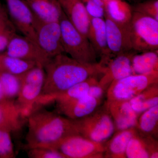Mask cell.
<instances>
[{
    "instance_id": "cell-1",
    "label": "cell",
    "mask_w": 158,
    "mask_h": 158,
    "mask_svg": "<svg viewBox=\"0 0 158 158\" xmlns=\"http://www.w3.org/2000/svg\"><path fill=\"white\" fill-rule=\"evenodd\" d=\"M45 77L37 103L54 101L56 95L89 78L102 75L105 66L99 62L88 64L79 62L64 53L52 58L44 66Z\"/></svg>"
},
{
    "instance_id": "cell-2",
    "label": "cell",
    "mask_w": 158,
    "mask_h": 158,
    "mask_svg": "<svg viewBox=\"0 0 158 158\" xmlns=\"http://www.w3.org/2000/svg\"><path fill=\"white\" fill-rule=\"evenodd\" d=\"M28 120L26 140L28 149L52 148L65 137L79 134L74 120L59 113L45 110L34 111L28 116Z\"/></svg>"
},
{
    "instance_id": "cell-3",
    "label": "cell",
    "mask_w": 158,
    "mask_h": 158,
    "mask_svg": "<svg viewBox=\"0 0 158 158\" xmlns=\"http://www.w3.org/2000/svg\"><path fill=\"white\" fill-rule=\"evenodd\" d=\"M59 23L65 53L82 63L94 64L98 62L97 55L88 37L72 24L62 10Z\"/></svg>"
},
{
    "instance_id": "cell-4",
    "label": "cell",
    "mask_w": 158,
    "mask_h": 158,
    "mask_svg": "<svg viewBox=\"0 0 158 158\" xmlns=\"http://www.w3.org/2000/svg\"><path fill=\"white\" fill-rule=\"evenodd\" d=\"M130 39L133 50L139 53L158 49V20L133 11L130 24Z\"/></svg>"
},
{
    "instance_id": "cell-5",
    "label": "cell",
    "mask_w": 158,
    "mask_h": 158,
    "mask_svg": "<svg viewBox=\"0 0 158 158\" xmlns=\"http://www.w3.org/2000/svg\"><path fill=\"white\" fill-rule=\"evenodd\" d=\"M74 121L79 135L99 143H106L116 131L113 118L106 106Z\"/></svg>"
},
{
    "instance_id": "cell-6",
    "label": "cell",
    "mask_w": 158,
    "mask_h": 158,
    "mask_svg": "<svg viewBox=\"0 0 158 158\" xmlns=\"http://www.w3.org/2000/svg\"><path fill=\"white\" fill-rule=\"evenodd\" d=\"M157 83H158V72L131 75L113 81L107 88V102L129 101Z\"/></svg>"
},
{
    "instance_id": "cell-7",
    "label": "cell",
    "mask_w": 158,
    "mask_h": 158,
    "mask_svg": "<svg viewBox=\"0 0 158 158\" xmlns=\"http://www.w3.org/2000/svg\"><path fill=\"white\" fill-rule=\"evenodd\" d=\"M21 88L17 97L18 108L20 116H28L42 92L45 73L42 66L37 65L19 76Z\"/></svg>"
},
{
    "instance_id": "cell-8",
    "label": "cell",
    "mask_w": 158,
    "mask_h": 158,
    "mask_svg": "<svg viewBox=\"0 0 158 158\" xmlns=\"http://www.w3.org/2000/svg\"><path fill=\"white\" fill-rule=\"evenodd\" d=\"M64 158L104 157L105 143H99L76 134L67 136L52 148Z\"/></svg>"
},
{
    "instance_id": "cell-9",
    "label": "cell",
    "mask_w": 158,
    "mask_h": 158,
    "mask_svg": "<svg viewBox=\"0 0 158 158\" xmlns=\"http://www.w3.org/2000/svg\"><path fill=\"white\" fill-rule=\"evenodd\" d=\"M33 15L38 45L48 61L57 55L65 53L59 21H45L34 12Z\"/></svg>"
},
{
    "instance_id": "cell-10",
    "label": "cell",
    "mask_w": 158,
    "mask_h": 158,
    "mask_svg": "<svg viewBox=\"0 0 158 158\" xmlns=\"http://www.w3.org/2000/svg\"><path fill=\"white\" fill-rule=\"evenodd\" d=\"M6 1L11 22L15 27L24 37L39 48L34 27L33 11L23 0Z\"/></svg>"
},
{
    "instance_id": "cell-11",
    "label": "cell",
    "mask_w": 158,
    "mask_h": 158,
    "mask_svg": "<svg viewBox=\"0 0 158 158\" xmlns=\"http://www.w3.org/2000/svg\"><path fill=\"white\" fill-rule=\"evenodd\" d=\"M104 18L106 22L108 48L112 57L132 50L130 39V24L116 22L106 13Z\"/></svg>"
},
{
    "instance_id": "cell-12",
    "label": "cell",
    "mask_w": 158,
    "mask_h": 158,
    "mask_svg": "<svg viewBox=\"0 0 158 158\" xmlns=\"http://www.w3.org/2000/svg\"><path fill=\"white\" fill-rule=\"evenodd\" d=\"M131 50L112 57L105 65V70L99 84L107 89L112 82L134 74L132 66V59L136 53Z\"/></svg>"
},
{
    "instance_id": "cell-13",
    "label": "cell",
    "mask_w": 158,
    "mask_h": 158,
    "mask_svg": "<svg viewBox=\"0 0 158 158\" xmlns=\"http://www.w3.org/2000/svg\"><path fill=\"white\" fill-rule=\"evenodd\" d=\"M6 48V56L34 61L43 68L48 61L39 48L27 38L16 34L10 40Z\"/></svg>"
},
{
    "instance_id": "cell-14",
    "label": "cell",
    "mask_w": 158,
    "mask_h": 158,
    "mask_svg": "<svg viewBox=\"0 0 158 158\" xmlns=\"http://www.w3.org/2000/svg\"><path fill=\"white\" fill-rule=\"evenodd\" d=\"M90 19L88 38L98 56L101 57L100 63L105 66L113 57L108 48L105 19L90 16Z\"/></svg>"
},
{
    "instance_id": "cell-15",
    "label": "cell",
    "mask_w": 158,
    "mask_h": 158,
    "mask_svg": "<svg viewBox=\"0 0 158 158\" xmlns=\"http://www.w3.org/2000/svg\"><path fill=\"white\" fill-rule=\"evenodd\" d=\"M58 2L69 21L81 34L88 37L90 16L82 0H58Z\"/></svg>"
},
{
    "instance_id": "cell-16",
    "label": "cell",
    "mask_w": 158,
    "mask_h": 158,
    "mask_svg": "<svg viewBox=\"0 0 158 158\" xmlns=\"http://www.w3.org/2000/svg\"><path fill=\"white\" fill-rule=\"evenodd\" d=\"M106 106L113 118L116 131L136 127L139 115L133 110L129 101L107 102Z\"/></svg>"
},
{
    "instance_id": "cell-17",
    "label": "cell",
    "mask_w": 158,
    "mask_h": 158,
    "mask_svg": "<svg viewBox=\"0 0 158 158\" xmlns=\"http://www.w3.org/2000/svg\"><path fill=\"white\" fill-rule=\"evenodd\" d=\"M125 155L127 158H158L157 142L153 137L137 130L128 144Z\"/></svg>"
},
{
    "instance_id": "cell-18",
    "label": "cell",
    "mask_w": 158,
    "mask_h": 158,
    "mask_svg": "<svg viewBox=\"0 0 158 158\" xmlns=\"http://www.w3.org/2000/svg\"><path fill=\"white\" fill-rule=\"evenodd\" d=\"M100 100L86 95L78 99L63 103L56 104L58 111L71 119L84 118L97 109Z\"/></svg>"
},
{
    "instance_id": "cell-19",
    "label": "cell",
    "mask_w": 158,
    "mask_h": 158,
    "mask_svg": "<svg viewBox=\"0 0 158 158\" xmlns=\"http://www.w3.org/2000/svg\"><path fill=\"white\" fill-rule=\"evenodd\" d=\"M137 131L136 127L117 131L113 138L106 144L105 143L104 157L126 158V150L128 144Z\"/></svg>"
},
{
    "instance_id": "cell-20",
    "label": "cell",
    "mask_w": 158,
    "mask_h": 158,
    "mask_svg": "<svg viewBox=\"0 0 158 158\" xmlns=\"http://www.w3.org/2000/svg\"><path fill=\"white\" fill-rule=\"evenodd\" d=\"M134 74H146L158 72V51L136 53L132 59Z\"/></svg>"
},
{
    "instance_id": "cell-21",
    "label": "cell",
    "mask_w": 158,
    "mask_h": 158,
    "mask_svg": "<svg viewBox=\"0 0 158 158\" xmlns=\"http://www.w3.org/2000/svg\"><path fill=\"white\" fill-rule=\"evenodd\" d=\"M32 11L41 19L47 22H59L61 7L52 0H24Z\"/></svg>"
},
{
    "instance_id": "cell-22",
    "label": "cell",
    "mask_w": 158,
    "mask_h": 158,
    "mask_svg": "<svg viewBox=\"0 0 158 158\" xmlns=\"http://www.w3.org/2000/svg\"><path fill=\"white\" fill-rule=\"evenodd\" d=\"M132 6L124 0H107L105 13L116 22L130 24L132 17Z\"/></svg>"
},
{
    "instance_id": "cell-23",
    "label": "cell",
    "mask_w": 158,
    "mask_h": 158,
    "mask_svg": "<svg viewBox=\"0 0 158 158\" xmlns=\"http://www.w3.org/2000/svg\"><path fill=\"white\" fill-rule=\"evenodd\" d=\"M98 77L89 78L56 95L54 97V101L56 104H61L81 98L88 95V90L90 86L98 83Z\"/></svg>"
},
{
    "instance_id": "cell-24",
    "label": "cell",
    "mask_w": 158,
    "mask_h": 158,
    "mask_svg": "<svg viewBox=\"0 0 158 158\" xmlns=\"http://www.w3.org/2000/svg\"><path fill=\"white\" fill-rule=\"evenodd\" d=\"M158 84L152 85L129 101L133 110L138 115L158 105Z\"/></svg>"
},
{
    "instance_id": "cell-25",
    "label": "cell",
    "mask_w": 158,
    "mask_h": 158,
    "mask_svg": "<svg viewBox=\"0 0 158 158\" xmlns=\"http://www.w3.org/2000/svg\"><path fill=\"white\" fill-rule=\"evenodd\" d=\"M158 124V105L141 113L136 128L141 134L153 137L157 135Z\"/></svg>"
},
{
    "instance_id": "cell-26",
    "label": "cell",
    "mask_w": 158,
    "mask_h": 158,
    "mask_svg": "<svg viewBox=\"0 0 158 158\" xmlns=\"http://www.w3.org/2000/svg\"><path fill=\"white\" fill-rule=\"evenodd\" d=\"M20 127V124L10 122L0 124V158L15 157L11 133L18 130Z\"/></svg>"
},
{
    "instance_id": "cell-27",
    "label": "cell",
    "mask_w": 158,
    "mask_h": 158,
    "mask_svg": "<svg viewBox=\"0 0 158 158\" xmlns=\"http://www.w3.org/2000/svg\"><path fill=\"white\" fill-rule=\"evenodd\" d=\"M37 65H38V64L34 61L10 57L3 54L2 60V71L20 76Z\"/></svg>"
},
{
    "instance_id": "cell-28",
    "label": "cell",
    "mask_w": 158,
    "mask_h": 158,
    "mask_svg": "<svg viewBox=\"0 0 158 158\" xmlns=\"http://www.w3.org/2000/svg\"><path fill=\"white\" fill-rule=\"evenodd\" d=\"M0 81L7 99L12 100L13 99L18 97L21 88V80L19 76L6 72H1Z\"/></svg>"
},
{
    "instance_id": "cell-29",
    "label": "cell",
    "mask_w": 158,
    "mask_h": 158,
    "mask_svg": "<svg viewBox=\"0 0 158 158\" xmlns=\"http://www.w3.org/2000/svg\"><path fill=\"white\" fill-rule=\"evenodd\" d=\"M20 116L19 110L13 101L0 103V124L10 122L20 124Z\"/></svg>"
},
{
    "instance_id": "cell-30",
    "label": "cell",
    "mask_w": 158,
    "mask_h": 158,
    "mask_svg": "<svg viewBox=\"0 0 158 158\" xmlns=\"http://www.w3.org/2000/svg\"><path fill=\"white\" fill-rule=\"evenodd\" d=\"M133 11L140 12L158 20V0H144L132 6Z\"/></svg>"
},
{
    "instance_id": "cell-31",
    "label": "cell",
    "mask_w": 158,
    "mask_h": 158,
    "mask_svg": "<svg viewBox=\"0 0 158 158\" xmlns=\"http://www.w3.org/2000/svg\"><path fill=\"white\" fill-rule=\"evenodd\" d=\"M88 14L94 17L104 18L105 3L102 0H82Z\"/></svg>"
},
{
    "instance_id": "cell-32",
    "label": "cell",
    "mask_w": 158,
    "mask_h": 158,
    "mask_svg": "<svg viewBox=\"0 0 158 158\" xmlns=\"http://www.w3.org/2000/svg\"><path fill=\"white\" fill-rule=\"evenodd\" d=\"M28 155L29 157L32 158H64V156L57 151L46 147L30 148Z\"/></svg>"
},
{
    "instance_id": "cell-33",
    "label": "cell",
    "mask_w": 158,
    "mask_h": 158,
    "mask_svg": "<svg viewBox=\"0 0 158 158\" xmlns=\"http://www.w3.org/2000/svg\"><path fill=\"white\" fill-rule=\"evenodd\" d=\"M16 30L4 8L0 9V34H16Z\"/></svg>"
},
{
    "instance_id": "cell-34",
    "label": "cell",
    "mask_w": 158,
    "mask_h": 158,
    "mask_svg": "<svg viewBox=\"0 0 158 158\" xmlns=\"http://www.w3.org/2000/svg\"><path fill=\"white\" fill-rule=\"evenodd\" d=\"M106 88L98 83L91 85L88 90V95L93 97L94 98L101 100L102 98L103 97Z\"/></svg>"
},
{
    "instance_id": "cell-35",
    "label": "cell",
    "mask_w": 158,
    "mask_h": 158,
    "mask_svg": "<svg viewBox=\"0 0 158 158\" xmlns=\"http://www.w3.org/2000/svg\"><path fill=\"white\" fill-rule=\"evenodd\" d=\"M15 34H0V52L7 48L10 40Z\"/></svg>"
},
{
    "instance_id": "cell-36",
    "label": "cell",
    "mask_w": 158,
    "mask_h": 158,
    "mask_svg": "<svg viewBox=\"0 0 158 158\" xmlns=\"http://www.w3.org/2000/svg\"><path fill=\"white\" fill-rule=\"evenodd\" d=\"M9 100L7 99L6 98L5 93H4L2 85V83L0 81V103L5 102L8 101Z\"/></svg>"
},
{
    "instance_id": "cell-37",
    "label": "cell",
    "mask_w": 158,
    "mask_h": 158,
    "mask_svg": "<svg viewBox=\"0 0 158 158\" xmlns=\"http://www.w3.org/2000/svg\"><path fill=\"white\" fill-rule=\"evenodd\" d=\"M3 56V54H1V55H0V72L2 71V59Z\"/></svg>"
},
{
    "instance_id": "cell-38",
    "label": "cell",
    "mask_w": 158,
    "mask_h": 158,
    "mask_svg": "<svg viewBox=\"0 0 158 158\" xmlns=\"http://www.w3.org/2000/svg\"><path fill=\"white\" fill-rule=\"evenodd\" d=\"M124 1H126L127 2V1H132V2H141V1H144V0H124Z\"/></svg>"
},
{
    "instance_id": "cell-39",
    "label": "cell",
    "mask_w": 158,
    "mask_h": 158,
    "mask_svg": "<svg viewBox=\"0 0 158 158\" xmlns=\"http://www.w3.org/2000/svg\"><path fill=\"white\" fill-rule=\"evenodd\" d=\"M53 2L56 3V4H58V0H52Z\"/></svg>"
},
{
    "instance_id": "cell-40",
    "label": "cell",
    "mask_w": 158,
    "mask_h": 158,
    "mask_svg": "<svg viewBox=\"0 0 158 158\" xmlns=\"http://www.w3.org/2000/svg\"><path fill=\"white\" fill-rule=\"evenodd\" d=\"M3 9L2 6L1 2H0V9Z\"/></svg>"
},
{
    "instance_id": "cell-41",
    "label": "cell",
    "mask_w": 158,
    "mask_h": 158,
    "mask_svg": "<svg viewBox=\"0 0 158 158\" xmlns=\"http://www.w3.org/2000/svg\"><path fill=\"white\" fill-rule=\"evenodd\" d=\"M102 1H104V2H105H105H106V1H107V0H102Z\"/></svg>"
}]
</instances>
